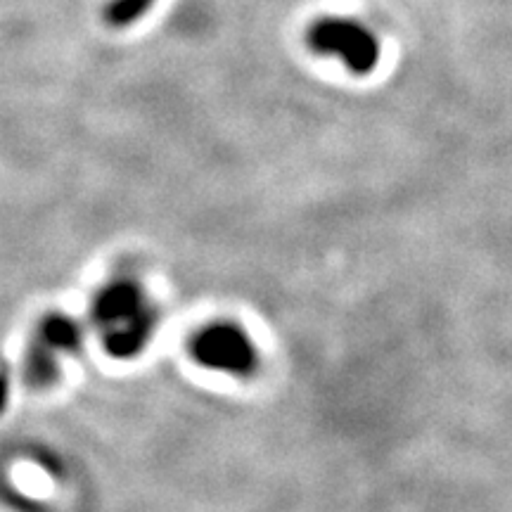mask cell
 <instances>
[{"label":"cell","mask_w":512,"mask_h":512,"mask_svg":"<svg viewBox=\"0 0 512 512\" xmlns=\"http://www.w3.org/2000/svg\"><path fill=\"white\" fill-rule=\"evenodd\" d=\"M102 344L117 358L138 356L157 328V309L136 278L110 280L93 302Z\"/></svg>","instance_id":"cell-1"},{"label":"cell","mask_w":512,"mask_h":512,"mask_svg":"<svg viewBox=\"0 0 512 512\" xmlns=\"http://www.w3.org/2000/svg\"><path fill=\"white\" fill-rule=\"evenodd\" d=\"M190 354L195 363L230 377H252L259 370V349L254 339L235 323H211L192 337Z\"/></svg>","instance_id":"cell-2"},{"label":"cell","mask_w":512,"mask_h":512,"mask_svg":"<svg viewBox=\"0 0 512 512\" xmlns=\"http://www.w3.org/2000/svg\"><path fill=\"white\" fill-rule=\"evenodd\" d=\"M309 46L318 55L337 57L349 72L370 74L380 60V41L366 24L349 17H325L309 29Z\"/></svg>","instance_id":"cell-3"},{"label":"cell","mask_w":512,"mask_h":512,"mask_svg":"<svg viewBox=\"0 0 512 512\" xmlns=\"http://www.w3.org/2000/svg\"><path fill=\"white\" fill-rule=\"evenodd\" d=\"M81 332L72 320L67 318H48L43 320L41 328L36 330V342L34 351H31V373H34L36 380H46L55 373L57 363H60L62 356L72 354V351L79 347Z\"/></svg>","instance_id":"cell-4"},{"label":"cell","mask_w":512,"mask_h":512,"mask_svg":"<svg viewBox=\"0 0 512 512\" xmlns=\"http://www.w3.org/2000/svg\"><path fill=\"white\" fill-rule=\"evenodd\" d=\"M155 0H110L105 8V22L114 29H124L128 24L138 22Z\"/></svg>","instance_id":"cell-5"}]
</instances>
